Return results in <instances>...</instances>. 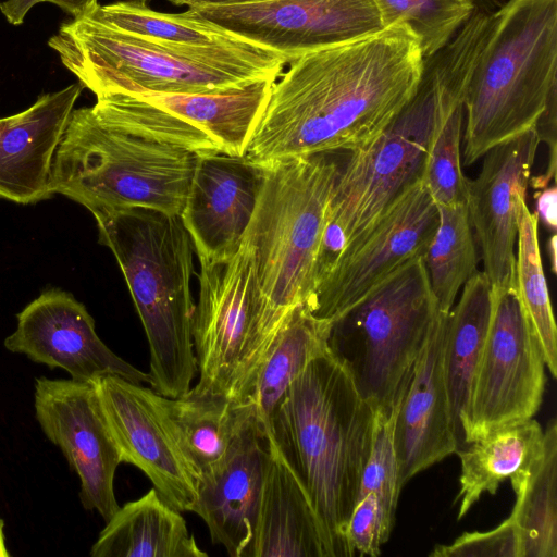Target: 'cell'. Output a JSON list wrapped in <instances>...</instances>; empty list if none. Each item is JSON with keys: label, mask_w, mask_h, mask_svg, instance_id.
I'll list each match as a JSON object with an SVG mask.
<instances>
[{"label": "cell", "mask_w": 557, "mask_h": 557, "mask_svg": "<svg viewBox=\"0 0 557 557\" xmlns=\"http://www.w3.org/2000/svg\"><path fill=\"white\" fill-rule=\"evenodd\" d=\"M422 67L419 40L404 24L304 54L272 85L245 156L265 165L350 152L398 115Z\"/></svg>", "instance_id": "obj_1"}, {"label": "cell", "mask_w": 557, "mask_h": 557, "mask_svg": "<svg viewBox=\"0 0 557 557\" xmlns=\"http://www.w3.org/2000/svg\"><path fill=\"white\" fill-rule=\"evenodd\" d=\"M216 152L206 132L145 94H103L72 111L50 189L91 214L147 208L181 215L199 159Z\"/></svg>", "instance_id": "obj_2"}, {"label": "cell", "mask_w": 557, "mask_h": 557, "mask_svg": "<svg viewBox=\"0 0 557 557\" xmlns=\"http://www.w3.org/2000/svg\"><path fill=\"white\" fill-rule=\"evenodd\" d=\"M488 34L487 20L472 15L445 47L423 58L412 98L383 132L350 151L339 166L315 278L391 202L422 178L437 123L445 112L465 102L472 69Z\"/></svg>", "instance_id": "obj_3"}, {"label": "cell", "mask_w": 557, "mask_h": 557, "mask_svg": "<svg viewBox=\"0 0 557 557\" xmlns=\"http://www.w3.org/2000/svg\"><path fill=\"white\" fill-rule=\"evenodd\" d=\"M373 428V406L331 348L308 363L271 417L269 436L306 490L330 557H351L346 530Z\"/></svg>", "instance_id": "obj_4"}, {"label": "cell", "mask_w": 557, "mask_h": 557, "mask_svg": "<svg viewBox=\"0 0 557 557\" xmlns=\"http://www.w3.org/2000/svg\"><path fill=\"white\" fill-rule=\"evenodd\" d=\"M98 240L114 255L149 345V384L169 398L186 394L198 373L190 282L194 245L180 215L147 208L92 214Z\"/></svg>", "instance_id": "obj_5"}, {"label": "cell", "mask_w": 557, "mask_h": 557, "mask_svg": "<svg viewBox=\"0 0 557 557\" xmlns=\"http://www.w3.org/2000/svg\"><path fill=\"white\" fill-rule=\"evenodd\" d=\"M557 0H507L465 96L463 164L535 127L557 89Z\"/></svg>", "instance_id": "obj_6"}, {"label": "cell", "mask_w": 557, "mask_h": 557, "mask_svg": "<svg viewBox=\"0 0 557 557\" xmlns=\"http://www.w3.org/2000/svg\"><path fill=\"white\" fill-rule=\"evenodd\" d=\"M331 153L265 164V176L243 243L261 289L286 314L312 297L329 206L339 165Z\"/></svg>", "instance_id": "obj_7"}, {"label": "cell", "mask_w": 557, "mask_h": 557, "mask_svg": "<svg viewBox=\"0 0 557 557\" xmlns=\"http://www.w3.org/2000/svg\"><path fill=\"white\" fill-rule=\"evenodd\" d=\"M437 311L420 256L395 270L333 324L330 348L374 409L389 410L403 400Z\"/></svg>", "instance_id": "obj_8"}, {"label": "cell", "mask_w": 557, "mask_h": 557, "mask_svg": "<svg viewBox=\"0 0 557 557\" xmlns=\"http://www.w3.org/2000/svg\"><path fill=\"white\" fill-rule=\"evenodd\" d=\"M48 46L96 97L138 91L222 92L260 79H275L123 32L90 14L62 24Z\"/></svg>", "instance_id": "obj_9"}, {"label": "cell", "mask_w": 557, "mask_h": 557, "mask_svg": "<svg viewBox=\"0 0 557 557\" xmlns=\"http://www.w3.org/2000/svg\"><path fill=\"white\" fill-rule=\"evenodd\" d=\"M199 296L193 318L197 392L247 403L262 359L286 314L259 284L250 249L243 243L230 259H199Z\"/></svg>", "instance_id": "obj_10"}, {"label": "cell", "mask_w": 557, "mask_h": 557, "mask_svg": "<svg viewBox=\"0 0 557 557\" xmlns=\"http://www.w3.org/2000/svg\"><path fill=\"white\" fill-rule=\"evenodd\" d=\"M545 367L515 288H491L488 330L461 419L463 448L533 418L543 399Z\"/></svg>", "instance_id": "obj_11"}, {"label": "cell", "mask_w": 557, "mask_h": 557, "mask_svg": "<svg viewBox=\"0 0 557 557\" xmlns=\"http://www.w3.org/2000/svg\"><path fill=\"white\" fill-rule=\"evenodd\" d=\"M437 225V206L419 180L337 255L306 304L317 317L339 322L395 270L423 256Z\"/></svg>", "instance_id": "obj_12"}, {"label": "cell", "mask_w": 557, "mask_h": 557, "mask_svg": "<svg viewBox=\"0 0 557 557\" xmlns=\"http://www.w3.org/2000/svg\"><path fill=\"white\" fill-rule=\"evenodd\" d=\"M191 10L288 63L383 29L373 0H272Z\"/></svg>", "instance_id": "obj_13"}, {"label": "cell", "mask_w": 557, "mask_h": 557, "mask_svg": "<svg viewBox=\"0 0 557 557\" xmlns=\"http://www.w3.org/2000/svg\"><path fill=\"white\" fill-rule=\"evenodd\" d=\"M34 407L41 431L78 475L83 507L96 510L107 522L120 507L114 476L122 462L95 384L39 376Z\"/></svg>", "instance_id": "obj_14"}, {"label": "cell", "mask_w": 557, "mask_h": 557, "mask_svg": "<svg viewBox=\"0 0 557 557\" xmlns=\"http://www.w3.org/2000/svg\"><path fill=\"white\" fill-rule=\"evenodd\" d=\"M94 384L121 462L143 471L170 506L190 511L198 478L170 428L162 395L119 375Z\"/></svg>", "instance_id": "obj_15"}, {"label": "cell", "mask_w": 557, "mask_h": 557, "mask_svg": "<svg viewBox=\"0 0 557 557\" xmlns=\"http://www.w3.org/2000/svg\"><path fill=\"white\" fill-rule=\"evenodd\" d=\"M15 331L4 347L49 369L60 368L76 382L91 383L119 375L149 383V374L114 354L98 336L95 320L73 294L49 288L16 314Z\"/></svg>", "instance_id": "obj_16"}, {"label": "cell", "mask_w": 557, "mask_h": 557, "mask_svg": "<svg viewBox=\"0 0 557 557\" xmlns=\"http://www.w3.org/2000/svg\"><path fill=\"white\" fill-rule=\"evenodd\" d=\"M540 143L533 127L495 146L483 156L478 176L468 180L469 220L493 289L513 288L517 199L528 189Z\"/></svg>", "instance_id": "obj_17"}, {"label": "cell", "mask_w": 557, "mask_h": 557, "mask_svg": "<svg viewBox=\"0 0 557 557\" xmlns=\"http://www.w3.org/2000/svg\"><path fill=\"white\" fill-rule=\"evenodd\" d=\"M264 176L265 166L246 156L199 159L180 215L198 259L222 261L239 250Z\"/></svg>", "instance_id": "obj_18"}, {"label": "cell", "mask_w": 557, "mask_h": 557, "mask_svg": "<svg viewBox=\"0 0 557 557\" xmlns=\"http://www.w3.org/2000/svg\"><path fill=\"white\" fill-rule=\"evenodd\" d=\"M271 440L255 411L222 461L201 475L191 512L207 524L213 544L244 557L253 537L271 458Z\"/></svg>", "instance_id": "obj_19"}, {"label": "cell", "mask_w": 557, "mask_h": 557, "mask_svg": "<svg viewBox=\"0 0 557 557\" xmlns=\"http://www.w3.org/2000/svg\"><path fill=\"white\" fill-rule=\"evenodd\" d=\"M448 312L437 311L395 422L400 490L414 475L457 453L444 371Z\"/></svg>", "instance_id": "obj_20"}, {"label": "cell", "mask_w": 557, "mask_h": 557, "mask_svg": "<svg viewBox=\"0 0 557 557\" xmlns=\"http://www.w3.org/2000/svg\"><path fill=\"white\" fill-rule=\"evenodd\" d=\"M82 89L76 83L42 94L26 110L0 119V199L32 205L53 196V157Z\"/></svg>", "instance_id": "obj_21"}, {"label": "cell", "mask_w": 557, "mask_h": 557, "mask_svg": "<svg viewBox=\"0 0 557 557\" xmlns=\"http://www.w3.org/2000/svg\"><path fill=\"white\" fill-rule=\"evenodd\" d=\"M85 14L123 32L256 70L273 78L280 77L288 63L283 55L238 37L191 9L182 13H163L148 4L128 0L106 5L98 3Z\"/></svg>", "instance_id": "obj_22"}, {"label": "cell", "mask_w": 557, "mask_h": 557, "mask_svg": "<svg viewBox=\"0 0 557 557\" xmlns=\"http://www.w3.org/2000/svg\"><path fill=\"white\" fill-rule=\"evenodd\" d=\"M271 444L257 525L244 557H330L306 490Z\"/></svg>", "instance_id": "obj_23"}, {"label": "cell", "mask_w": 557, "mask_h": 557, "mask_svg": "<svg viewBox=\"0 0 557 557\" xmlns=\"http://www.w3.org/2000/svg\"><path fill=\"white\" fill-rule=\"evenodd\" d=\"M92 557H206L181 511L150 488L120 506L90 548Z\"/></svg>", "instance_id": "obj_24"}, {"label": "cell", "mask_w": 557, "mask_h": 557, "mask_svg": "<svg viewBox=\"0 0 557 557\" xmlns=\"http://www.w3.org/2000/svg\"><path fill=\"white\" fill-rule=\"evenodd\" d=\"M170 428L198 480L225 457L246 420L249 403L190 388L176 398L162 396Z\"/></svg>", "instance_id": "obj_25"}, {"label": "cell", "mask_w": 557, "mask_h": 557, "mask_svg": "<svg viewBox=\"0 0 557 557\" xmlns=\"http://www.w3.org/2000/svg\"><path fill=\"white\" fill-rule=\"evenodd\" d=\"M333 322L317 317L306 302L286 314L257 371L247 403L267 431L273 411L308 363L330 349Z\"/></svg>", "instance_id": "obj_26"}, {"label": "cell", "mask_w": 557, "mask_h": 557, "mask_svg": "<svg viewBox=\"0 0 557 557\" xmlns=\"http://www.w3.org/2000/svg\"><path fill=\"white\" fill-rule=\"evenodd\" d=\"M275 81L260 79L222 92H138L200 127L224 153L245 156Z\"/></svg>", "instance_id": "obj_27"}, {"label": "cell", "mask_w": 557, "mask_h": 557, "mask_svg": "<svg viewBox=\"0 0 557 557\" xmlns=\"http://www.w3.org/2000/svg\"><path fill=\"white\" fill-rule=\"evenodd\" d=\"M491 314V285L478 271L462 287L447 314L444 337V371L458 450L463 448L461 419L485 343ZM456 453V454H457Z\"/></svg>", "instance_id": "obj_28"}, {"label": "cell", "mask_w": 557, "mask_h": 557, "mask_svg": "<svg viewBox=\"0 0 557 557\" xmlns=\"http://www.w3.org/2000/svg\"><path fill=\"white\" fill-rule=\"evenodd\" d=\"M516 504L510 515L519 532L522 557H557V423L543 431L542 444L510 479Z\"/></svg>", "instance_id": "obj_29"}, {"label": "cell", "mask_w": 557, "mask_h": 557, "mask_svg": "<svg viewBox=\"0 0 557 557\" xmlns=\"http://www.w3.org/2000/svg\"><path fill=\"white\" fill-rule=\"evenodd\" d=\"M542 440L543 430L531 418L498 429L459 450L457 519L463 518L484 493L495 494L503 481L522 470L539 450Z\"/></svg>", "instance_id": "obj_30"}, {"label": "cell", "mask_w": 557, "mask_h": 557, "mask_svg": "<svg viewBox=\"0 0 557 557\" xmlns=\"http://www.w3.org/2000/svg\"><path fill=\"white\" fill-rule=\"evenodd\" d=\"M517 248L513 288L523 313L537 336L545 364L557 376V327L539 245V219L527 205V191L517 199Z\"/></svg>", "instance_id": "obj_31"}, {"label": "cell", "mask_w": 557, "mask_h": 557, "mask_svg": "<svg viewBox=\"0 0 557 557\" xmlns=\"http://www.w3.org/2000/svg\"><path fill=\"white\" fill-rule=\"evenodd\" d=\"M438 225L423 260L440 311L449 312L478 270L479 256L467 203L437 206Z\"/></svg>", "instance_id": "obj_32"}, {"label": "cell", "mask_w": 557, "mask_h": 557, "mask_svg": "<svg viewBox=\"0 0 557 557\" xmlns=\"http://www.w3.org/2000/svg\"><path fill=\"white\" fill-rule=\"evenodd\" d=\"M387 27L404 24L426 58L445 47L475 11L472 0H373Z\"/></svg>", "instance_id": "obj_33"}, {"label": "cell", "mask_w": 557, "mask_h": 557, "mask_svg": "<svg viewBox=\"0 0 557 557\" xmlns=\"http://www.w3.org/2000/svg\"><path fill=\"white\" fill-rule=\"evenodd\" d=\"M465 104L443 114L425 158L422 182L436 206L467 203L468 180L461 165Z\"/></svg>", "instance_id": "obj_34"}, {"label": "cell", "mask_w": 557, "mask_h": 557, "mask_svg": "<svg viewBox=\"0 0 557 557\" xmlns=\"http://www.w3.org/2000/svg\"><path fill=\"white\" fill-rule=\"evenodd\" d=\"M401 401L389 410L374 409L372 446L357 498L358 500L368 493H374L379 498L384 519L392 529L401 492L394 440L395 422Z\"/></svg>", "instance_id": "obj_35"}, {"label": "cell", "mask_w": 557, "mask_h": 557, "mask_svg": "<svg viewBox=\"0 0 557 557\" xmlns=\"http://www.w3.org/2000/svg\"><path fill=\"white\" fill-rule=\"evenodd\" d=\"M434 557H522L519 532L509 516L485 532H466L449 545L434 547Z\"/></svg>", "instance_id": "obj_36"}, {"label": "cell", "mask_w": 557, "mask_h": 557, "mask_svg": "<svg viewBox=\"0 0 557 557\" xmlns=\"http://www.w3.org/2000/svg\"><path fill=\"white\" fill-rule=\"evenodd\" d=\"M392 530L384 519L377 496L368 493L357 500L348 521L346 542L350 556H379Z\"/></svg>", "instance_id": "obj_37"}, {"label": "cell", "mask_w": 557, "mask_h": 557, "mask_svg": "<svg viewBox=\"0 0 557 557\" xmlns=\"http://www.w3.org/2000/svg\"><path fill=\"white\" fill-rule=\"evenodd\" d=\"M536 211L539 221L552 232L557 227V189L555 185L546 186L535 193Z\"/></svg>", "instance_id": "obj_38"}, {"label": "cell", "mask_w": 557, "mask_h": 557, "mask_svg": "<svg viewBox=\"0 0 557 557\" xmlns=\"http://www.w3.org/2000/svg\"><path fill=\"white\" fill-rule=\"evenodd\" d=\"M45 0H7L0 4V10L12 25H21L29 10Z\"/></svg>", "instance_id": "obj_39"}, {"label": "cell", "mask_w": 557, "mask_h": 557, "mask_svg": "<svg viewBox=\"0 0 557 557\" xmlns=\"http://www.w3.org/2000/svg\"><path fill=\"white\" fill-rule=\"evenodd\" d=\"M174 5H186L189 9H201L210 7H224L247 3H258L272 0H169Z\"/></svg>", "instance_id": "obj_40"}, {"label": "cell", "mask_w": 557, "mask_h": 557, "mask_svg": "<svg viewBox=\"0 0 557 557\" xmlns=\"http://www.w3.org/2000/svg\"><path fill=\"white\" fill-rule=\"evenodd\" d=\"M59 8L74 17H78L87 13L92 7L98 4V0H45Z\"/></svg>", "instance_id": "obj_41"}, {"label": "cell", "mask_w": 557, "mask_h": 557, "mask_svg": "<svg viewBox=\"0 0 557 557\" xmlns=\"http://www.w3.org/2000/svg\"><path fill=\"white\" fill-rule=\"evenodd\" d=\"M475 7V10L485 12L487 14H494L497 12L504 4V0H472Z\"/></svg>", "instance_id": "obj_42"}, {"label": "cell", "mask_w": 557, "mask_h": 557, "mask_svg": "<svg viewBox=\"0 0 557 557\" xmlns=\"http://www.w3.org/2000/svg\"><path fill=\"white\" fill-rule=\"evenodd\" d=\"M547 253L550 259L552 271H553V273H556L557 253H556V234L555 233H553V235L550 236V238L547 242Z\"/></svg>", "instance_id": "obj_43"}, {"label": "cell", "mask_w": 557, "mask_h": 557, "mask_svg": "<svg viewBox=\"0 0 557 557\" xmlns=\"http://www.w3.org/2000/svg\"><path fill=\"white\" fill-rule=\"evenodd\" d=\"M11 554L5 545L4 522L2 519H0V557H8Z\"/></svg>", "instance_id": "obj_44"}, {"label": "cell", "mask_w": 557, "mask_h": 557, "mask_svg": "<svg viewBox=\"0 0 557 557\" xmlns=\"http://www.w3.org/2000/svg\"><path fill=\"white\" fill-rule=\"evenodd\" d=\"M132 1H136V2H140V3L148 4V3H149V2H151L152 0H132Z\"/></svg>", "instance_id": "obj_45"}]
</instances>
